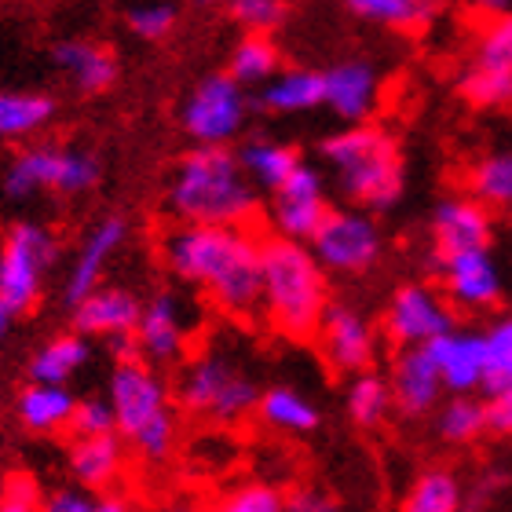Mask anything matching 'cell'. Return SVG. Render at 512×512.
Instances as JSON below:
<instances>
[{
	"label": "cell",
	"mask_w": 512,
	"mask_h": 512,
	"mask_svg": "<svg viewBox=\"0 0 512 512\" xmlns=\"http://www.w3.org/2000/svg\"><path fill=\"white\" fill-rule=\"evenodd\" d=\"M260 246L249 227L176 224L161 238V260L187 286L202 289L227 319H256L264 311Z\"/></svg>",
	"instance_id": "cell-1"
},
{
	"label": "cell",
	"mask_w": 512,
	"mask_h": 512,
	"mask_svg": "<svg viewBox=\"0 0 512 512\" xmlns=\"http://www.w3.org/2000/svg\"><path fill=\"white\" fill-rule=\"evenodd\" d=\"M256 205V183L231 147H194L172 172L169 209L180 224L249 227Z\"/></svg>",
	"instance_id": "cell-2"
},
{
	"label": "cell",
	"mask_w": 512,
	"mask_h": 512,
	"mask_svg": "<svg viewBox=\"0 0 512 512\" xmlns=\"http://www.w3.org/2000/svg\"><path fill=\"white\" fill-rule=\"evenodd\" d=\"M260 275H264V315L289 341L319 337V326L330 311L326 271L308 246L289 238H264L260 246Z\"/></svg>",
	"instance_id": "cell-3"
},
{
	"label": "cell",
	"mask_w": 512,
	"mask_h": 512,
	"mask_svg": "<svg viewBox=\"0 0 512 512\" xmlns=\"http://www.w3.org/2000/svg\"><path fill=\"white\" fill-rule=\"evenodd\" d=\"M322 158L355 205L392 209L403 194V158L395 139L377 125H344L322 143Z\"/></svg>",
	"instance_id": "cell-4"
},
{
	"label": "cell",
	"mask_w": 512,
	"mask_h": 512,
	"mask_svg": "<svg viewBox=\"0 0 512 512\" xmlns=\"http://www.w3.org/2000/svg\"><path fill=\"white\" fill-rule=\"evenodd\" d=\"M110 406L118 417V436L143 461H165L176 447V410L161 377L143 359L118 363L110 374Z\"/></svg>",
	"instance_id": "cell-5"
},
{
	"label": "cell",
	"mask_w": 512,
	"mask_h": 512,
	"mask_svg": "<svg viewBox=\"0 0 512 512\" xmlns=\"http://www.w3.org/2000/svg\"><path fill=\"white\" fill-rule=\"evenodd\" d=\"M176 399L187 414L209 417L216 425H238L260 410V388L249 374H242L227 355L202 352L183 366Z\"/></svg>",
	"instance_id": "cell-6"
},
{
	"label": "cell",
	"mask_w": 512,
	"mask_h": 512,
	"mask_svg": "<svg viewBox=\"0 0 512 512\" xmlns=\"http://www.w3.org/2000/svg\"><path fill=\"white\" fill-rule=\"evenodd\" d=\"M55 260V238L41 224H15L0 242V304L19 315L37 304Z\"/></svg>",
	"instance_id": "cell-7"
},
{
	"label": "cell",
	"mask_w": 512,
	"mask_h": 512,
	"mask_svg": "<svg viewBox=\"0 0 512 512\" xmlns=\"http://www.w3.org/2000/svg\"><path fill=\"white\" fill-rule=\"evenodd\" d=\"M99 165L92 154L63 147H30L11 161L4 172V191L8 198H30L37 191L55 194H81L96 187Z\"/></svg>",
	"instance_id": "cell-8"
},
{
	"label": "cell",
	"mask_w": 512,
	"mask_h": 512,
	"mask_svg": "<svg viewBox=\"0 0 512 512\" xmlns=\"http://www.w3.org/2000/svg\"><path fill=\"white\" fill-rule=\"evenodd\" d=\"M246 114V88L231 74H209L183 103V128L198 147H227L246 128Z\"/></svg>",
	"instance_id": "cell-9"
},
{
	"label": "cell",
	"mask_w": 512,
	"mask_h": 512,
	"mask_svg": "<svg viewBox=\"0 0 512 512\" xmlns=\"http://www.w3.org/2000/svg\"><path fill=\"white\" fill-rule=\"evenodd\" d=\"M461 92L469 103L487 110L512 103V11L491 15L480 26L472 63L461 74Z\"/></svg>",
	"instance_id": "cell-10"
},
{
	"label": "cell",
	"mask_w": 512,
	"mask_h": 512,
	"mask_svg": "<svg viewBox=\"0 0 512 512\" xmlns=\"http://www.w3.org/2000/svg\"><path fill=\"white\" fill-rule=\"evenodd\" d=\"M311 256L322 264V271L359 275L377 264L381 256V231L363 209H330L315 238L308 242Z\"/></svg>",
	"instance_id": "cell-11"
},
{
	"label": "cell",
	"mask_w": 512,
	"mask_h": 512,
	"mask_svg": "<svg viewBox=\"0 0 512 512\" xmlns=\"http://www.w3.org/2000/svg\"><path fill=\"white\" fill-rule=\"evenodd\" d=\"M454 330V311L447 297L436 293L432 286H403L395 289L384 311V333L392 337L399 348H428L432 341L447 337Z\"/></svg>",
	"instance_id": "cell-12"
},
{
	"label": "cell",
	"mask_w": 512,
	"mask_h": 512,
	"mask_svg": "<svg viewBox=\"0 0 512 512\" xmlns=\"http://www.w3.org/2000/svg\"><path fill=\"white\" fill-rule=\"evenodd\" d=\"M330 216V202H326V180L319 169L300 165L271 198V224H275L278 238L289 242H311L322 220Z\"/></svg>",
	"instance_id": "cell-13"
},
{
	"label": "cell",
	"mask_w": 512,
	"mask_h": 512,
	"mask_svg": "<svg viewBox=\"0 0 512 512\" xmlns=\"http://www.w3.org/2000/svg\"><path fill=\"white\" fill-rule=\"evenodd\" d=\"M187 341H191L187 304L176 293H154L143 304V315H139V326H136L139 355L158 366H169L176 359H183Z\"/></svg>",
	"instance_id": "cell-14"
},
{
	"label": "cell",
	"mask_w": 512,
	"mask_h": 512,
	"mask_svg": "<svg viewBox=\"0 0 512 512\" xmlns=\"http://www.w3.org/2000/svg\"><path fill=\"white\" fill-rule=\"evenodd\" d=\"M439 264V278H443V293L450 304H458L465 311H487L502 300V271L494 264L491 249L480 253H458L443 256Z\"/></svg>",
	"instance_id": "cell-15"
},
{
	"label": "cell",
	"mask_w": 512,
	"mask_h": 512,
	"mask_svg": "<svg viewBox=\"0 0 512 512\" xmlns=\"http://www.w3.org/2000/svg\"><path fill=\"white\" fill-rule=\"evenodd\" d=\"M319 344L337 374H366L377 352V333L355 308L330 304L319 326Z\"/></svg>",
	"instance_id": "cell-16"
},
{
	"label": "cell",
	"mask_w": 512,
	"mask_h": 512,
	"mask_svg": "<svg viewBox=\"0 0 512 512\" xmlns=\"http://www.w3.org/2000/svg\"><path fill=\"white\" fill-rule=\"evenodd\" d=\"M491 209L476 198H447L432 213V242H436V260L458 253H480L491 246Z\"/></svg>",
	"instance_id": "cell-17"
},
{
	"label": "cell",
	"mask_w": 512,
	"mask_h": 512,
	"mask_svg": "<svg viewBox=\"0 0 512 512\" xmlns=\"http://www.w3.org/2000/svg\"><path fill=\"white\" fill-rule=\"evenodd\" d=\"M377 103H381V77L363 59L333 66L326 74V103L322 107H330L344 125H370Z\"/></svg>",
	"instance_id": "cell-18"
},
{
	"label": "cell",
	"mask_w": 512,
	"mask_h": 512,
	"mask_svg": "<svg viewBox=\"0 0 512 512\" xmlns=\"http://www.w3.org/2000/svg\"><path fill=\"white\" fill-rule=\"evenodd\" d=\"M436 359V370L443 377V388L458 395H469L487 384V341L476 330H450L447 337L428 344Z\"/></svg>",
	"instance_id": "cell-19"
},
{
	"label": "cell",
	"mask_w": 512,
	"mask_h": 512,
	"mask_svg": "<svg viewBox=\"0 0 512 512\" xmlns=\"http://www.w3.org/2000/svg\"><path fill=\"white\" fill-rule=\"evenodd\" d=\"M139 315H143V304H139L136 293H128L121 286H99L92 297H85L74 308V326L81 337L118 341V337L136 333Z\"/></svg>",
	"instance_id": "cell-20"
},
{
	"label": "cell",
	"mask_w": 512,
	"mask_h": 512,
	"mask_svg": "<svg viewBox=\"0 0 512 512\" xmlns=\"http://www.w3.org/2000/svg\"><path fill=\"white\" fill-rule=\"evenodd\" d=\"M392 403L406 417H421L439 403L443 395V377L436 370V359L428 348H403L392 363Z\"/></svg>",
	"instance_id": "cell-21"
},
{
	"label": "cell",
	"mask_w": 512,
	"mask_h": 512,
	"mask_svg": "<svg viewBox=\"0 0 512 512\" xmlns=\"http://www.w3.org/2000/svg\"><path fill=\"white\" fill-rule=\"evenodd\" d=\"M125 231L128 227L121 216H107V220H99L85 235V242H81V249H77V256H74V267H70V275H66V300H70L74 308L99 289V278L107 271L110 256L118 253L121 242H125Z\"/></svg>",
	"instance_id": "cell-22"
},
{
	"label": "cell",
	"mask_w": 512,
	"mask_h": 512,
	"mask_svg": "<svg viewBox=\"0 0 512 512\" xmlns=\"http://www.w3.org/2000/svg\"><path fill=\"white\" fill-rule=\"evenodd\" d=\"M70 472L81 483V491H103L121 480L125 472V439L114 436H74L66 450Z\"/></svg>",
	"instance_id": "cell-23"
},
{
	"label": "cell",
	"mask_w": 512,
	"mask_h": 512,
	"mask_svg": "<svg viewBox=\"0 0 512 512\" xmlns=\"http://www.w3.org/2000/svg\"><path fill=\"white\" fill-rule=\"evenodd\" d=\"M260 103L271 114H304L326 103V74L315 70H278L264 88Z\"/></svg>",
	"instance_id": "cell-24"
},
{
	"label": "cell",
	"mask_w": 512,
	"mask_h": 512,
	"mask_svg": "<svg viewBox=\"0 0 512 512\" xmlns=\"http://www.w3.org/2000/svg\"><path fill=\"white\" fill-rule=\"evenodd\" d=\"M52 59L81 92H103V88H110L114 77H118L114 55L92 41H63L52 52Z\"/></svg>",
	"instance_id": "cell-25"
},
{
	"label": "cell",
	"mask_w": 512,
	"mask_h": 512,
	"mask_svg": "<svg viewBox=\"0 0 512 512\" xmlns=\"http://www.w3.org/2000/svg\"><path fill=\"white\" fill-rule=\"evenodd\" d=\"M74 410L77 399L66 392V384H30L19 395V421L41 436H55V432L70 428Z\"/></svg>",
	"instance_id": "cell-26"
},
{
	"label": "cell",
	"mask_w": 512,
	"mask_h": 512,
	"mask_svg": "<svg viewBox=\"0 0 512 512\" xmlns=\"http://www.w3.org/2000/svg\"><path fill=\"white\" fill-rule=\"evenodd\" d=\"M238 158H242V169H246L249 180H253L256 187H267L271 194L304 165L297 147L278 143V139H256V143H249Z\"/></svg>",
	"instance_id": "cell-27"
},
{
	"label": "cell",
	"mask_w": 512,
	"mask_h": 512,
	"mask_svg": "<svg viewBox=\"0 0 512 512\" xmlns=\"http://www.w3.org/2000/svg\"><path fill=\"white\" fill-rule=\"evenodd\" d=\"M256 414L264 417L267 428L289 432V436H304V432H315V428H319V410H315V403H308L297 388H271V392H264Z\"/></svg>",
	"instance_id": "cell-28"
},
{
	"label": "cell",
	"mask_w": 512,
	"mask_h": 512,
	"mask_svg": "<svg viewBox=\"0 0 512 512\" xmlns=\"http://www.w3.org/2000/svg\"><path fill=\"white\" fill-rule=\"evenodd\" d=\"M88 363V341L81 333H63L33 355L30 377L33 384H66Z\"/></svg>",
	"instance_id": "cell-29"
},
{
	"label": "cell",
	"mask_w": 512,
	"mask_h": 512,
	"mask_svg": "<svg viewBox=\"0 0 512 512\" xmlns=\"http://www.w3.org/2000/svg\"><path fill=\"white\" fill-rule=\"evenodd\" d=\"M472 198L487 209L512 213V150H491L483 154L469 172Z\"/></svg>",
	"instance_id": "cell-30"
},
{
	"label": "cell",
	"mask_w": 512,
	"mask_h": 512,
	"mask_svg": "<svg viewBox=\"0 0 512 512\" xmlns=\"http://www.w3.org/2000/svg\"><path fill=\"white\" fill-rule=\"evenodd\" d=\"M55 103L41 92H0V139L33 136L52 121Z\"/></svg>",
	"instance_id": "cell-31"
},
{
	"label": "cell",
	"mask_w": 512,
	"mask_h": 512,
	"mask_svg": "<svg viewBox=\"0 0 512 512\" xmlns=\"http://www.w3.org/2000/svg\"><path fill=\"white\" fill-rule=\"evenodd\" d=\"M227 74L235 77L242 88L246 85L264 88L267 81L278 74L275 41H271L267 33H246V37L235 44V52H231V66H227Z\"/></svg>",
	"instance_id": "cell-32"
},
{
	"label": "cell",
	"mask_w": 512,
	"mask_h": 512,
	"mask_svg": "<svg viewBox=\"0 0 512 512\" xmlns=\"http://www.w3.org/2000/svg\"><path fill=\"white\" fill-rule=\"evenodd\" d=\"M348 8L388 30H421L439 15V0H348Z\"/></svg>",
	"instance_id": "cell-33"
},
{
	"label": "cell",
	"mask_w": 512,
	"mask_h": 512,
	"mask_svg": "<svg viewBox=\"0 0 512 512\" xmlns=\"http://www.w3.org/2000/svg\"><path fill=\"white\" fill-rule=\"evenodd\" d=\"M399 512H461V483L450 469H428L406 491Z\"/></svg>",
	"instance_id": "cell-34"
},
{
	"label": "cell",
	"mask_w": 512,
	"mask_h": 512,
	"mask_svg": "<svg viewBox=\"0 0 512 512\" xmlns=\"http://www.w3.org/2000/svg\"><path fill=\"white\" fill-rule=\"evenodd\" d=\"M392 406V384L377 374H359L352 381V388H348V414H352L355 425H381Z\"/></svg>",
	"instance_id": "cell-35"
},
{
	"label": "cell",
	"mask_w": 512,
	"mask_h": 512,
	"mask_svg": "<svg viewBox=\"0 0 512 512\" xmlns=\"http://www.w3.org/2000/svg\"><path fill=\"white\" fill-rule=\"evenodd\" d=\"M480 432H487V406L476 403L472 395H454L439 410V436L447 443H472Z\"/></svg>",
	"instance_id": "cell-36"
},
{
	"label": "cell",
	"mask_w": 512,
	"mask_h": 512,
	"mask_svg": "<svg viewBox=\"0 0 512 512\" xmlns=\"http://www.w3.org/2000/svg\"><path fill=\"white\" fill-rule=\"evenodd\" d=\"M487 341V392H509L512 388V315L498 319L483 333Z\"/></svg>",
	"instance_id": "cell-37"
},
{
	"label": "cell",
	"mask_w": 512,
	"mask_h": 512,
	"mask_svg": "<svg viewBox=\"0 0 512 512\" xmlns=\"http://www.w3.org/2000/svg\"><path fill=\"white\" fill-rule=\"evenodd\" d=\"M209 512H286V498L267 483H242L235 491L220 494Z\"/></svg>",
	"instance_id": "cell-38"
},
{
	"label": "cell",
	"mask_w": 512,
	"mask_h": 512,
	"mask_svg": "<svg viewBox=\"0 0 512 512\" xmlns=\"http://www.w3.org/2000/svg\"><path fill=\"white\" fill-rule=\"evenodd\" d=\"M70 428H74V436H114L118 432V417H114L110 399H81Z\"/></svg>",
	"instance_id": "cell-39"
},
{
	"label": "cell",
	"mask_w": 512,
	"mask_h": 512,
	"mask_svg": "<svg viewBox=\"0 0 512 512\" xmlns=\"http://www.w3.org/2000/svg\"><path fill=\"white\" fill-rule=\"evenodd\" d=\"M231 15L249 33H267L286 19V4L282 0H231Z\"/></svg>",
	"instance_id": "cell-40"
},
{
	"label": "cell",
	"mask_w": 512,
	"mask_h": 512,
	"mask_svg": "<svg viewBox=\"0 0 512 512\" xmlns=\"http://www.w3.org/2000/svg\"><path fill=\"white\" fill-rule=\"evenodd\" d=\"M172 22H176V8L161 4V0H150V4H139V8L128 11V26L143 41H161L172 30Z\"/></svg>",
	"instance_id": "cell-41"
},
{
	"label": "cell",
	"mask_w": 512,
	"mask_h": 512,
	"mask_svg": "<svg viewBox=\"0 0 512 512\" xmlns=\"http://www.w3.org/2000/svg\"><path fill=\"white\" fill-rule=\"evenodd\" d=\"M41 505V491H37L33 476H26V472H11L4 487H0V512H41Z\"/></svg>",
	"instance_id": "cell-42"
},
{
	"label": "cell",
	"mask_w": 512,
	"mask_h": 512,
	"mask_svg": "<svg viewBox=\"0 0 512 512\" xmlns=\"http://www.w3.org/2000/svg\"><path fill=\"white\" fill-rule=\"evenodd\" d=\"M41 512H99V502L92 498V491H77V487H66V491H55L44 498Z\"/></svg>",
	"instance_id": "cell-43"
},
{
	"label": "cell",
	"mask_w": 512,
	"mask_h": 512,
	"mask_svg": "<svg viewBox=\"0 0 512 512\" xmlns=\"http://www.w3.org/2000/svg\"><path fill=\"white\" fill-rule=\"evenodd\" d=\"M286 512H341V505L319 487H297L286 498Z\"/></svg>",
	"instance_id": "cell-44"
},
{
	"label": "cell",
	"mask_w": 512,
	"mask_h": 512,
	"mask_svg": "<svg viewBox=\"0 0 512 512\" xmlns=\"http://www.w3.org/2000/svg\"><path fill=\"white\" fill-rule=\"evenodd\" d=\"M483 406H487V432L512 436V388L509 392H494Z\"/></svg>",
	"instance_id": "cell-45"
},
{
	"label": "cell",
	"mask_w": 512,
	"mask_h": 512,
	"mask_svg": "<svg viewBox=\"0 0 512 512\" xmlns=\"http://www.w3.org/2000/svg\"><path fill=\"white\" fill-rule=\"evenodd\" d=\"M472 8H480L483 15H509L512 0H469Z\"/></svg>",
	"instance_id": "cell-46"
},
{
	"label": "cell",
	"mask_w": 512,
	"mask_h": 512,
	"mask_svg": "<svg viewBox=\"0 0 512 512\" xmlns=\"http://www.w3.org/2000/svg\"><path fill=\"white\" fill-rule=\"evenodd\" d=\"M99 512H136L128 502H121V498H107V502H99Z\"/></svg>",
	"instance_id": "cell-47"
},
{
	"label": "cell",
	"mask_w": 512,
	"mask_h": 512,
	"mask_svg": "<svg viewBox=\"0 0 512 512\" xmlns=\"http://www.w3.org/2000/svg\"><path fill=\"white\" fill-rule=\"evenodd\" d=\"M158 512H198V509H191V505H183V502H169V505H161Z\"/></svg>",
	"instance_id": "cell-48"
},
{
	"label": "cell",
	"mask_w": 512,
	"mask_h": 512,
	"mask_svg": "<svg viewBox=\"0 0 512 512\" xmlns=\"http://www.w3.org/2000/svg\"><path fill=\"white\" fill-rule=\"evenodd\" d=\"M8 319H11V311L0 304V337H4V330H8Z\"/></svg>",
	"instance_id": "cell-49"
}]
</instances>
